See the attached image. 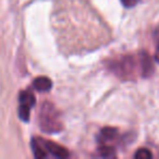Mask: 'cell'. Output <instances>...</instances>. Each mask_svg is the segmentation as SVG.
I'll use <instances>...</instances> for the list:
<instances>
[{"label":"cell","instance_id":"3957f363","mask_svg":"<svg viewBox=\"0 0 159 159\" xmlns=\"http://www.w3.org/2000/svg\"><path fill=\"white\" fill-rule=\"evenodd\" d=\"M39 139L48 154H51L52 156L57 157V158H66L70 155L69 154V150L62 145H60V144H57L52 141H49V139H40V137Z\"/></svg>","mask_w":159,"mask_h":159},{"label":"cell","instance_id":"5b68a950","mask_svg":"<svg viewBox=\"0 0 159 159\" xmlns=\"http://www.w3.org/2000/svg\"><path fill=\"white\" fill-rule=\"evenodd\" d=\"M33 87L37 92H48L52 87V82L47 76H38L33 81Z\"/></svg>","mask_w":159,"mask_h":159},{"label":"cell","instance_id":"4fadbf2b","mask_svg":"<svg viewBox=\"0 0 159 159\" xmlns=\"http://www.w3.org/2000/svg\"><path fill=\"white\" fill-rule=\"evenodd\" d=\"M155 59H156V61L159 63V43H158V46H157L156 52H155Z\"/></svg>","mask_w":159,"mask_h":159},{"label":"cell","instance_id":"30bf717a","mask_svg":"<svg viewBox=\"0 0 159 159\" xmlns=\"http://www.w3.org/2000/svg\"><path fill=\"white\" fill-rule=\"evenodd\" d=\"M135 159H150L152 158V154L147 148H139L134 154Z\"/></svg>","mask_w":159,"mask_h":159},{"label":"cell","instance_id":"8992f818","mask_svg":"<svg viewBox=\"0 0 159 159\" xmlns=\"http://www.w3.org/2000/svg\"><path fill=\"white\" fill-rule=\"evenodd\" d=\"M117 135H118L117 129L111 128V126H107V128H104L100 131L99 142L102 144H108L109 142L113 141L117 137Z\"/></svg>","mask_w":159,"mask_h":159},{"label":"cell","instance_id":"9c48e42d","mask_svg":"<svg viewBox=\"0 0 159 159\" xmlns=\"http://www.w3.org/2000/svg\"><path fill=\"white\" fill-rule=\"evenodd\" d=\"M99 154L104 158H115L117 157L116 155V150L112 146L108 145V144H102L99 147Z\"/></svg>","mask_w":159,"mask_h":159},{"label":"cell","instance_id":"6da1fadb","mask_svg":"<svg viewBox=\"0 0 159 159\" xmlns=\"http://www.w3.org/2000/svg\"><path fill=\"white\" fill-rule=\"evenodd\" d=\"M38 121H39L40 130L48 134L59 133L63 129L62 122L60 120L59 111L49 102H43L40 107Z\"/></svg>","mask_w":159,"mask_h":159},{"label":"cell","instance_id":"8fae6325","mask_svg":"<svg viewBox=\"0 0 159 159\" xmlns=\"http://www.w3.org/2000/svg\"><path fill=\"white\" fill-rule=\"evenodd\" d=\"M31 109L27 106H22L20 105V108H19V117L22 121L27 122L30 120V113H31Z\"/></svg>","mask_w":159,"mask_h":159},{"label":"cell","instance_id":"277c9868","mask_svg":"<svg viewBox=\"0 0 159 159\" xmlns=\"http://www.w3.org/2000/svg\"><path fill=\"white\" fill-rule=\"evenodd\" d=\"M139 66H141V74L144 77H149L154 72V64H152V58L145 51H143L139 56Z\"/></svg>","mask_w":159,"mask_h":159},{"label":"cell","instance_id":"7c38bea8","mask_svg":"<svg viewBox=\"0 0 159 159\" xmlns=\"http://www.w3.org/2000/svg\"><path fill=\"white\" fill-rule=\"evenodd\" d=\"M137 1H139V0H121L122 5H123L124 7H126V8L134 7V6L137 3Z\"/></svg>","mask_w":159,"mask_h":159},{"label":"cell","instance_id":"52a82bcc","mask_svg":"<svg viewBox=\"0 0 159 159\" xmlns=\"http://www.w3.org/2000/svg\"><path fill=\"white\" fill-rule=\"evenodd\" d=\"M32 149H33L34 156L36 158H46L48 156V152H46L45 147L43 146L39 137L38 139H33V141H32Z\"/></svg>","mask_w":159,"mask_h":159},{"label":"cell","instance_id":"7a4b0ae2","mask_svg":"<svg viewBox=\"0 0 159 159\" xmlns=\"http://www.w3.org/2000/svg\"><path fill=\"white\" fill-rule=\"evenodd\" d=\"M112 66L113 71L120 77H122V79H130L135 73L136 64H135L134 58H132L131 56H124L123 58L116 61L112 64Z\"/></svg>","mask_w":159,"mask_h":159},{"label":"cell","instance_id":"ba28073f","mask_svg":"<svg viewBox=\"0 0 159 159\" xmlns=\"http://www.w3.org/2000/svg\"><path fill=\"white\" fill-rule=\"evenodd\" d=\"M19 100H20V105L22 106H27L30 108L35 105V96L31 91H23L20 93L19 96Z\"/></svg>","mask_w":159,"mask_h":159}]
</instances>
